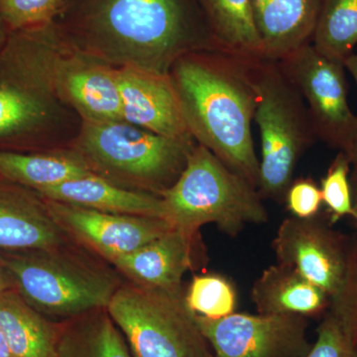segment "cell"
<instances>
[{
  "instance_id": "4fadbf2b",
  "label": "cell",
  "mask_w": 357,
  "mask_h": 357,
  "mask_svg": "<svg viewBox=\"0 0 357 357\" xmlns=\"http://www.w3.org/2000/svg\"><path fill=\"white\" fill-rule=\"evenodd\" d=\"M115 69L122 121L167 137L195 139L169 75L131 66Z\"/></svg>"
},
{
  "instance_id": "44dd1931",
  "label": "cell",
  "mask_w": 357,
  "mask_h": 357,
  "mask_svg": "<svg viewBox=\"0 0 357 357\" xmlns=\"http://www.w3.org/2000/svg\"><path fill=\"white\" fill-rule=\"evenodd\" d=\"M93 174L75 150L44 153L0 150V178L35 192Z\"/></svg>"
},
{
  "instance_id": "f546056e",
  "label": "cell",
  "mask_w": 357,
  "mask_h": 357,
  "mask_svg": "<svg viewBox=\"0 0 357 357\" xmlns=\"http://www.w3.org/2000/svg\"><path fill=\"white\" fill-rule=\"evenodd\" d=\"M284 199L293 217L298 218L316 217L323 203L321 189L310 178L293 180Z\"/></svg>"
},
{
  "instance_id": "7c38bea8",
  "label": "cell",
  "mask_w": 357,
  "mask_h": 357,
  "mask_svg": "<svg viewBox=\"0 0 357 357\" xmlns=\"http://www.w3.org/2000/svg\"><path fill=\"white\" fill-rule=\"evenodd\" d=\"M44 201L52 217L68 236L93 248L109 262L132 252L174 227L164 218L103 213Z\"/></svg>"
},
{
  "instance_id": "277c9868",
  "label": "cell",
  "mask_w": 357,
  "mask_h": 357,
  "mask_svg": "<svg viewBox=\"0 0 357 357\" xmlns=\"http://www.w3.org/2000/svg\"><path fill=\"white\" fill-rule=\"evenodd\" d=\"M160 197L166 220L188 234H198L199 227L215 223L222 231L236 236L246 225L268 220L261 195L255 185L199 143L180 177Z\"/></svg>"
},
{
  "instance_id": "cb8c5ba5",
  "label": "cell",
  "mask_w": 357,
  "mask_h": 357,
  "mask_svg": "<svg viewBox=\"0 0 357 357\" xmlns=\"http://www.w3.org/2000/svg\"><path fill=\"white\" fill-rule=\"evenodd\" d=\"M357 44V0H324L312 45L321 55L344 64Z\"/></svg>"
},
{
  "instance_id": "603a6c76",
  "label": "cell",
  "mask_w": 357,
  "mask_h": 357,
  "mask_svg": "<svg viewBox=\"0 0 357 357\" xmlns=\"http://www.w3.org/2000/svg\"><path fill=\"white\" fill-rule=\"evenodd\" d=\"M57 357H133L107 309L96 310L61 326Z\"/></svg>"
},
{
  "instance_id": "3957f363",
  "label": "cell",
  "mask_w": 357,
  "mask_h": 357,
  "mask_svg": "<svg viewBox=\"0 0 357 357\" xmlns=\"http://www.w3.org/2000/svg\"><path fill=\"white\" fill-rule=\"evenodd\" d=\"M115 70L75 43L56 21L11 31L0 52V77L70 105L83 121H122Z\"/></svg>"
},
{
  "instance_id": "836d02e7",
  "label": "cell",
  "mask_w": 357,
  "mask_h": 357,
  "mask_svg": "<svg viewBox=\"0 0 357 357\" xmlns=\"http://www.w3.org/2000/svg\"><path fill=\"white\" fill-rule=\"evenodd\" d=\"M9 33L10 31H9L8 28L6 27L3 21L0 18V52L3 49L4 45H6L7 39H8Z\"/></svg>"
},
{
  "instance_id": "7a4b0ae2",
  "label": "cell",
  "mask_w": 357,
  "mask_h": 357,
  "mask_svg": "<svg viewBox=\"0 0 357 357\" xmlns=\"http://www.w3.org/2000/svg\"><path fill=\"white\" fill-rule=\"evenodd\" d=\"M257 61L225 52H192L174 63L169 77L197 143L258 190L260 162L251 131Z\"/></svg>"
},
{
  "instance_id": "4316f807",
  "label": "cell",
  "mask_w": 357,
  "mask_h": 357,
  "mask_svg": "<svg viewBox=\"0 0 357 357\" xmlns=\"http://www.w3.org/2000/svg\"><path fill=\"white\" fill-rule=\"evenodd\" d=\"M349 157L340 151L321 180V198L333 215V220L351 215L356 218L352 203L351 185L349 180Z\"/></svg>"
},
{
  "instance_id": "1f68e13d",
  "label": "cell",
  "mask_w": 357,
  "mask_h": 357,
  "mask_svg": "<svg viewBox=\"0 0 357 357\" xmlns=\"http://www.w3.org/2000/svg\"><path fill=\"white\" fill-rule=\"evenodd\" d=\"M344 65L345 70L351 73L357 86V54H351V55L344 61Z\"/></svg>"
},
{
  "instance_id": "d6a6232c",
  "label": "cell",
  "mask_w": 357,
  "mask_h": 357,
  "mask_svg": "<svg viewBox=\"0 0 357 357\" xmlns=\"http://www.w3.org/2000/svg\"><path fill=\"white\" fill-rule=\"evenodd\" d=\"M356 164V170H354V178H352V203H354V211H356V218L357 222V162Z\"/></svg>"
},
{
  "instance_id": "d4e9b609",
  "label": "cell",
  "mask_w": 357,
  "mask_h": 357,
  "mask_svg": "<svg viewBox=\"0 0 357 357\" xmlns=\"http://www.w3.org/2000/svg\"><path fill=\"white\" fill-rule=\"evenodd\" d=\"M188 307L197 316L220 319L234 314L236 291L229 279L218 274L195 276L185 292Z\"/></svg>"
},
{
  "instance_id": "52a82bcc",
  "label": "cell",
  "mask_w": 357,
  "mask_h": 357,
  "mask_svg": "<svg viewBox=\"0 0 357 357\" xmlns=\"http://www.w3.org/2000/svg\"><path fill=\"white\" fill-rule=\"evenodd\" d=\"M255 86V121L261 138L258 192L283 201L298 161L318 138L302 96L278 62H256Z\"/></svg>"
},
{
  "instance_id": "f1b7e54d",
  "label": "cell",
  "mask_w": 357,
  "mask_h": 357,
  "mask_svg": "<svg viewBox=\"0 0 357 357\" xmlns=\"http://www.w3.org/2000/svg\"><path fill=\"white\" fill-rule=\"evenodd\" d=\"M306 357H357V345L328 312L318 328V337Z\"/></svg>"
},
{
  "instance_id": "ffe728a7",
  "label": "cell",
  "mask_w": 357,
  "mask_h": 357,
  "mask_svg": "<svg viewBox=\"0 0 357 357\" xmlns=\"http://www.w3.org/2000/svg\"><path fill=\"white\" fill-rule=\"evenodd\" d=\"M61 326L30 307L15 289L0 294V331L13 357H57Z\"/></svg>"
},
{
  "instance_id": "484cf974",
  "label": "cell",
  "mask_w": 357,
  "mask_h": 357,
  "mask_svg": "<svg viewBox=\"0 0 357 357\" xmlns=\"http://www.w3.org/2000/svg\"><path fill=\"white\" fill-rule=\"evenodd\" d=\"M67 0H0V18L9 31L54 22Z\"/></svg>"
},
{
  "instance_id": "9c48e42d",
  "label": "cell",
  "mask_w": 357,
  "mask_h": 357,
  "mask_svg": "<svg viewBox=\"0 0 357 357\" xmlns=\"http://www.w3.org/2000/svg\"><path fill=\"white\" fill-rule=\"evenodd\" d=\"M306 105L318 139L349 154L357 141V115L347 102L344 65L305 45L278 61Z\"/></svg>"
},
{
  "instance_id": "e0dca14e",
  "label": "cell",
  "mask_w": 357,
  "mask_h": 357,
  "mask_svg": "<svg viewBox=\"0 0 357 357\" xmlns=\"http://www.w3.org/2000/svg\"><path fill=\"white\" fill-rule=\"evenodd\" d=\"M324 0H252L265 60H282L312 44Z\"/></svg>"
},
{
  "instance_id": "d590c367",
  "label": "cell",
  "mask_w": 357,
  "mask_h": 357,
  "mask_svg": "<svg viewBox=\"0 0 357 357\" xmlns=\"http://www.w3.org/2000/svg\"><path fill=\"white\" fill-rule=\"evenodd\" d=\"M347 157H349V161L351 162V163H356L357 162V141L356 143H354V147H352V149L351 151H349V154H347Z\"/></svg>"
},
{
  "instance_id": "ba28073f",
  "label": "cell",
  "mask_w": 357,
  "mask_h": 357,
  "mask_svg": "<svg viewBox=\"0 0 357 357\" xmlns=\"http://www.w3.org/2000/svg\"><path fill=\"white\" fill-rule=\"evenodd\" d=\"M107 310L134 357H215L183 288L121 286Z\"/></svg>"
},
{
  "instance_id": "d6986e66",
  "label": "cell",
  "mask_w": 357,
  "mask_h": 357,
  "mask_svg": "<svg viewBox=\"0 0 357 357\" xmlns=\"http://www.w3.org/2000/svg\"><path fill=\"white\" fill-rule=\"evenodd\" d=\"M258 314L314 316L325 310L330 299L321 289L288 265L268 267L251 290Z\"/></svg>"
},
{
  "instance_id": "8fae6325",
  "label": "cell",
  "mask_w": 357,
  "mask_h": 357,
  "mask_svg": "<svg viewBox=\"0 0 357 357\" xmlns=\"http://www.w3.org/2000/svg\"><path fill=\"white\" fill-rule=\"evenodd\" d=\"M273 249L278 263L294 268L331 300L344 287L349 253L316 218H286L277 230Z\"/></svg>"
},
{
  "instance_id": "30bf717a",
  "label": "cell",
  "mask_w": 357,
  "mask_h": 357,
  "mask_svg": "<svg viewBox=\"0 0 357 357\" xmlns=\"http://www.w3.org/2000/svg\"><path fill=\"white\" fill-rule=\"evenodd\" d=\"M197 321L215 357H306L312 347L304 317L234 312Z\"/></svg>"
},
{
  "instance_id": "8992f818",
  "label": "cell",
  "mask_w": 357,
  "mask_h": 357,
  "mask_svg": "<svg viewBox=\"0 0 357 357\" xmlns=\"http://www.w3.org/2000/svg\"><path fill=\"white\" fill-rule=\"evenodd\" d=\"M0 258L23 300L45 317L75 319L107 309L119 279L65 245L0 251Z\"/></svg>"
},
{
  "instance_id": "5bb4252c",
  "label": "cell",
  "mask_w": 357,
  "mask_h": 357,
  "mask_svg": "<svg viewBox=\"0 0 357 357\" xmlns=\"http://www.w3.org/2000/svg\"><path fill=\"white\" fill-rule=\"evenodd\" d=\"M68 238L41 197L0 178V251L58 248Z\"/></svg>"
},
{
  "instance_id": "e575fe53",
  "label": "cell",
  "mask_w": 357,
  "mask_h": 357,
  "mask_svg": "<svg viewBox=\"0 0 357 357\" xmlns=\"http://www.w3.org/2000/svg\"><path fill=\"white\" fill-rule=\"evenodd\" d=\"M0 357H13L1 331H0Z\"/></svg>"
},
{
  "instance_id": "7402d4cb",
  "label": "cell",
  "mask_w": 357,
  "mask_h": 357,
  "mask_svg": "<svg viewBox=\"0 0 357 357\" xmlns=\"http://www.w3.org/2000/svg\"><path fill=\"white\" fill-rule=\"evenodd\" d=\"M211 31L225 53L265 60L252 0H199Z\"/></svg>"
},
{
  "instance_id": "ac0fdd59",
  "label": "cell",
  "mask_w": 357,
  "mask_h": 357,
  "mask_svg": "<svg viewBox=\"0 0 357 357\" xmlns=\"http://www.w3.org/2000/svg\"><path fill=\"white\" fill-rule=\"evenodd\" d=\"M57 100L17 82L0 77V150L29 144L57 119Z\"/></svg>"
},
{
  "instance_id": "5b68a950",
  "label": "cell",
  "mask_w": 357,
  "mask_h": 357,
  "mask_svg": "<svg viewBox=\"0 0 357 357\" xmlns=\"http://www.w3.org/2000/svg\"><path fill=\"white\" fill-rule=\"evenodd\" d=\"M196 144L124 121H83L75 151L98 175L160 196L180 177Z\"/></svg>"
},
{
  "instance_id": "6da1fadb",
  "label": "cell",
  "mask_w": 357,
  "mask_h": 357,
  "mask_svg": "<svg viewBox=\"0 0 357 357\" xmlns=\"http://www.w3.org/2000/svg\"><path fill=\"white\" fill-rule=\"evenodd\" d=\"M55 21L75 43L114 68L169 75L185 54L223 52L199 0H67Z\"/></svg>"
},
{
  "instance_id": "9a60e30c",
  "label": "cell",
  "mask_w": 357,
  "mask_h": 357,
  "mask_svg": "<svg viewBox=\"0 0 357 357\" xmlns=\"http://www.w3.org/2000/svg\"><path fill=\"white\" fill-rule=\"evenodd\" d=\"M197 234L173 227L132 252L112 260L119 272L144 287L182 288L183 277L192 267Z\"/></svg>"
},
{
  "instance_id": "2e32d148",
  "label": "cell",
  "mask_w": 357,
  "mask_h": 357,
  "mask_svg": "<svg viewBox=\"0 0 357 357\" xmlns=\"http://www.w3.org/2000/svg\"><path fill=\"white\" fill-rule=\"evenodd\" d=\"M36 194L49 201L103 213L166 220L165 206L158 195L128 189L98 174L67 181Z\"/></svg>"
},
{
  "instance_id": "4dcf8cb0",
  "label": "cell",
  "mask_w": 357,
  "mask_h": 357,
  "mask_svg": "<svg viewBox=\"0 0 357 357\" xmlns=\"http://www.w3.org/2000/svg\"><path fill=\"white\" fill-rule=\"evenodd\" d=\"M14 289L13 279L0 258V294Z\"/></svg>"
},
{
  "instance_id": "83f0119b",
  "label": "cell",
  "mask_w": 357,
  "mask_h": 357,
  "mask_svg": "<svg viewBox=\"0 0 357 357\" xmlns=\"http://www.w3.org/2000/svg\"><path fill=\"white\" fill-rule=\"evenodd\" d=\"M330 312L347 337L357 345V248L349 253L347 279L342 291L332 299Z\"/></svg>"
}]
</instances>
